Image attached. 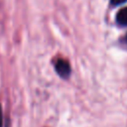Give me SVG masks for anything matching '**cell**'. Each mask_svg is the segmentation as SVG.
Wrapping results in <instances>:
<instances>
[{"mask_svg":"<svg viewBox=\"0 0 127 127\" xmlns=\"http://www.w3.org/2000/svg\"><path fill=\"white\" fill-rule=\"evenodd\" d=\"M55 69L59 74V76H61L62 78H68L71 71L69 63L64 59H60L57 61L55 64Z\"/></svg>","mask_w":127,"mask_h":127,"instance_id":"cell-1","label":"cell"},{"mask_svg":"<svg viewBox=\"0 0 127 127\" xmlns=\"http://www.w3.org/2000/svg\"><path fill=\"white\" fill-rule=\"evenodd\" d=\"M116 23L119 26L127 27V7L121 9L116 15Z\"/></svg>","mask_w":127,"mask_h":127,"instance_id":"cell-2","label":"cell"},{"mask_svg":"<svg viewBox=\"0 0 127 127\" xmlns=\"http://www.w3.org/2000/svg\"><path fill=\"white\" fill-rule=\"evenodd\" d=\"M125 2H127V0H110V3L113 6H118V5L124 4Z\"/></svg>","mask_w":127,"mask_h":127,"instance_id":"cell-3","label":"cell"},{"mask_svg":"<svg viewBox=\"0 0 127 127\" xmlns=\"http://www.w3.org/2000/svg\"><path fill=\"white\" fill-rule=\"evenodd\" d=\"M0 127H3V113H2L1 104H0Z\"/></svg>","mask_w":127,"mask_h":127,"instance_id":"cell-4","label":"cell"},{"mask_svg":"<svg viewBox=\"0 0 127 127\" xmlns=\"http://www.w3.org/2000/svg\"><path fill=\"white\" fill-rule=\"evenodd\" d=\"M126 40H127V37H126Z\"/></svg>","mask_w":127,"mask_h":127,"instance_id":"cell-5","label":"cell"}]
</instances>
